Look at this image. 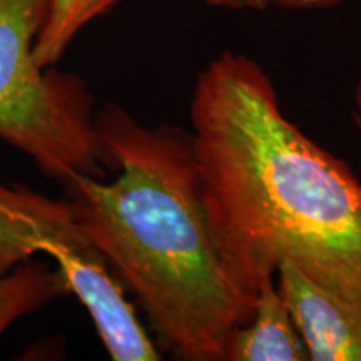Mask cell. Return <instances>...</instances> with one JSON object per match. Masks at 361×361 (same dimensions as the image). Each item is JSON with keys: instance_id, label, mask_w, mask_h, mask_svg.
<instances>
[{"instance_id": "6da1fadb", "label": "cell", "mask_w": 361, "mask_h": 361, "mask_svg": "<svg viewBox=\"0 0 361 361\" xmlns=\"http://www.w3.org/2000/svg\"><path fill=\"white\" fill-rule=\"evenodd\" d=\"M192 146L207 223L239 293L284 261L361 305V184L286 119L269 75L224 52L197 75Z\"/></svg>"}, {"instance_id": "7a4b0ae2", "label": "cell", "mask_w": 361, "mask_h": 361, "mask_svg": "<svg viewBox=\"0 0 361 361\" xmlns=\"http://www.w3.org/2000/svg\"><path fill=\"white\" fill-rule=\"evenodd\" d=\"M112 183L79 174L66 197L117 281L134 293L162 350L188 361H228L252 301L216 251L192 134L146 128L114 102L94 117Z\"/></svg>"}, {"instance_id": "3957f363", "label": "cell", "mask_w": 361, "mask_h": 361, "mask_svg": "<svg viewBox=\"0 0 361 361\" xmlns=\"http://www.w3.org/2000/svg\"><path fill=\"white\" fill-rule=\"evenodd\" d=\"M51 0H0V141L45 176L109 171L94 124V96L79 75L40 67L34 49Z\"/></svg>"}, {"instance_id": "277c9868", "label": "cell", "mask_w": 361, "mask_h": 361, "mask_svg": "<svg viewBox=\"0 0 361 361\" xmlns=\"http://www.w3.org/2000/svg\"><path fill=\"white\" fill-rule=\"evenodd\" d=\"M37 255L49 256L67 278L111 360L162 358L69 200L0 180V276Z\"/></svg>"}, {"instance_id": "5b68a950", "label": "cell", "mask_w": 361, "mask_h": 361, "mask_svg": "<svg viewBox=\"0 0 361 361\" xmlns=\"http://www.w3.org/2000/svg\"><path fill=\"white\" fill-rule=\"evenodd\" d=\"M278 273V290L310 360L361 361V305L316 283L290 261L279 264Z\"/></svg>"}, {"instance_id": "8992f818", "label": "cell", "mask_w": 361, "mask_h": 361, "mask_svg": "<svg viewBox=\"0 0 361 361\" xmlns=\"http://www.w3.org/2000/svg\"><path fill=\"white\" fill-rule=\"evenodd\" d=\"M306 345L284 303L274 278L259 284L252 318L234 333L228 361H303Z\"/></svg>"}, {"instance_id": "52a82bcc", "label": "cell", "mask_w": 361, "mask_h": 361, "mask_svg": "<svg viewBox=\"0 0 361 361\" xmlns=\"http://www.w3.org/2000/svg\"><path fill=\"white\" fill-rule=\"evenodd\" d=\"M71 295L62 271L42 261H27L0 276V338L13 323Z\"/></svg>"}, {"instance_id": "ba28073f", "label": "cell", "mask_w": 361, "mask_h": 361, "mask_svg": "<svg viewBox=\"0 0 361 361\" xmlns=\"http://www.w3.org/2000/svg\"><path fill=\"white\" fill-rule=\"evenodd\" d=\"M121 0H51L49 12L35 40V59L40 67H54L78 35Z\"/></svg>"}, {"instance_id": "9c48e42d", "label": "cell", "mask_w": 361, "mask_h": 361, "mask_svg": "<svg viewBox=\"0 0 361 361\" xmlns=\"http://www.w3.org/2000/svg\"><path fill=\"white\" fill-rule=\"evenodd\" d=\"M266 2V0H263ZM268 2L279 4V6L288 7H322V6H331L336 0H268Z\"/></svg>"}]
</instances>
